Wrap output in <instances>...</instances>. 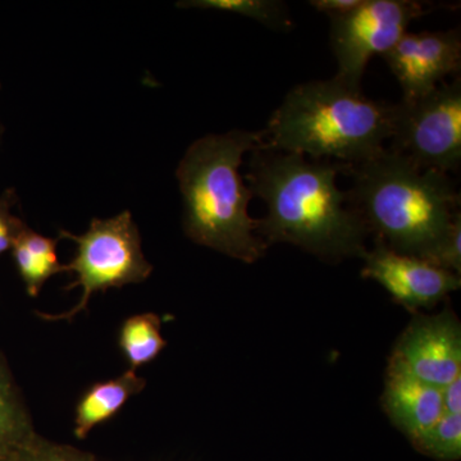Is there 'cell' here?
I'll list each match as a JSON object with an SVG mask.
<instances>
[{
    "label": "cell",
    "mask_w": 461,
    "mask_h": 461,
    "mask_svg": "<svg viewBox=\"0 0 461 461\" xmlns=\"http://www.w3.org/2000/svg\"><path fill=\"white\" fill-rule=\"evenodd\" d=\"M345 167L256 149L248 186L267 205L266 217L258 220L257 235L268 247L276 242L295 245L324 259L363 257L368 230L336 180Z\"/></svg>",
    "instance_id": "1"
},
{
    "label": "cell",
    "mask_w": 461,
    "mask_h": 461,
    "mask_svg": "<svg viewBox=\"0 0 461 461\" xmlns=\"http://www.w3.org/2000/svg\"><path fill=\"white\" fill-rule=\"evenodd\" d=\"M348 195L366 230L384 247L432 263L460 214L446 173L423 169L393 149L355 166Z\"/></svg>",
    "instance_id": "2"
},
{
    "label": "cell",
    "mask_w": 461,
    "mask_h": 461,
    "mask_svg": "<svg viewBox=\"0 0 461 461\" xmlns=\"http://www.w3.org/2000/svg\"><path fill=\"white\" fill-rule=\"evenodd\" d=\"M262 140V131L247 130L203 136L187 148L176 169L187 238L248 264L259 260L268 245L257 235L258 220L249 214L254 195L240 167Z\"/></svg>",
    "instance_id": "3"
},
{
    "label": "cell",
    "mask_w": 461,
    "mask_h": 461,
    "mask_svg": "<svg viewBox=\"0 0 461 461\" xmlns=\"http://www.w3.org/2000/svg\"><path fill=\"white\" fill-rule=\"evenodd\" d=\"M396 104L377 102L333 77L288 91L263 130L262 149L355 166L391 140Z\"/></svg>",
    "instance_id": "4"
},
{
    "label": "cell",
    "mask_w": 461,
    "mask_h": 461,
    "mask_svg": "<svg viewBox=\"0 0 461 461\" xmlns=\"http://www.w3.org/2000/svg\"><path fill=\"white\" fill-rule=\"evenodd\" d=\"M58 239L69 240L76 245L75 257L65 264L63 273L76 276L65 290L80 287L81 299L66 313L36 312L42 321H74L86 311L95 294L142 284L153 273V266L142 251L140 230L130 211L104 220L94 218L89 229L81 235L60 230Z\"/></svg>",
    "instance_id": "5"
},
{
    "label": "cell",
    "mask_w": 461,
    "mask_h": 461,
    "mask_svg": "<svg viewBox=\"0 0 461 461\" xmlns=\"http://www.w3.org/2000/svg\"><path fill=\"white\" fill-rule=\"evenodd\" d=\"M390 149L423 169L447 173L461 163V80L396 104Z\"/></svg>",
    "instance_id": "6"
},
{
    "label": "cell",
    "mask_w": 461,
    "mask_h": 461,
    "mask_svg": "<svg viewBox=\"0 0 461 461\" xmlns=\"http://www.w3.org/2000/svg\"><path fill=\"white\" fill-rule=\"evenodd\" d=\"M427 14L415 0H363L348 14L330 16V47L338 62L335 77L362 90L373 56H384L402 38L412 21Z\"/></svg>",
    "instance_id": "7"
},
{
    "label": "cell",
    "mask_w": 461,
    "mask_h": 461,
    "mask_svg": "<svg viewBox=\"0 0 461 461\" xmlns=\"http://www.w3.org/2000/svg\"><path fill=\"white\" fill-rule=\"evenodd\" d=\"M387 371L441 390L460 377L461 327L456 315L450 309L418 315L397 339Z\"/></svg>",
    "instance_id": "8"
},
{
    "label": "cell",
    "mask_w": 461,
    "mask_h": 461,
    "mask_svg": "<svg viewBox=\"0 0 461 461\" xmlns=\"http://www.w3.org/2000/svg\"><path fill=\"white\" fill-rule=\"evenodd\" d=\"M362 258L363 277L377 282L411 313L433 308L461 286L459 275L420 258L396 253L381 242Z\"/></svg>",
    "instance_id": "9"
},
{
    "label": "cell",
    "mask_w": 461,
    "mask_h": 461,
    "mask_svg": "<svg viewBox=\"0 0 461 461\" xmlns=\"http://www.w3.org/2000/svg\"><path fill=\"white\" fill-rule=\"evenodd\" d=\"M384 58L402 90L403 102L432 93L461 67V35L453 29L439 32H406Z\"/></svg>",
    "instance_id": "10"
},
{
    "label": "cell",
    "mask_w": 461,
    "mask_h": 461,
    "mask_svg": "<svg viewBox=\"0 0 461 461\" xmlns=\"http://www.w3.org/2000/svg\"><path fill=\"white\" fill-rule=\"evenodd\" d=\"M384 409L397 429L411 444L432 429L444 415L442 390L409 377L387 371L384 391Z\"/></svg>",
    "instance_id": "11"
},
{
    "label": "cell",
    "mask_w": 461,
    "mask_h": 461,
    "mask_svg": "<svg viewBox=\"0 0 461 461\" xmlns=\"http://www.w3.org/2000/svg\"><path fill=\"white\" fill-rule=\"evenodd\" d=\"M147 387V381L127 369L118 377L91 384L75 408L74 433L85 439L91 430L120 412L133 396Z\"/></svg>",
    "instance_id": "12"
},
{
    "label": "cell",
    "mask_w": 461,
    "mask_h": 461,
    "mask_svg": "<svg viewBox=\"0 0 461 461\" xmlns=\"http://www.w3.org/2000/svg\"><path fill=\"white\" fill-rule=\"evenodd\" d=\"M39 436L7 359L0 353V461H14Z\"/></svg>",
    "instance_id": "13"
},
{
    "label": "cell",
    "mask_w": 461,
    "mask_h": 461,
    "mask_svg": "<svg viewBox=\"0 0 461 461\" xmlns=\"http://www.w3.org/2000/svg\"><path fill=\"white\" fill-rule=\"evenodd\" d=\"M58 242L59 239L48 238L29 226L14 241L11 249L12 258L30 297L41 295L45 284L63 273L65 264L58 258Z\"/></svg>",
    "instance_id": "14"
},
{
    "label": "cell",
    "mask_w": 461,
    "mask_h": 461,
    "mask_svg": "<svg viewBox=\"0 0 461 461\" xmlns=\"http://www.w3.org/2000/svg\"><path fill=\"white\" fill-rule=\"evenodd\" d=\"M160 330L162 320L156 313L135 314L123 321L118 332V348L130 371L138 372L165 350L167 341Z\"/></svg>",
    "instance_id": "15"
},
{
    "label": "cell",
    "mask_w": 461,
    "mask_h": 461,
    "mask_svg": "<svg viewBox=\"0 0 461 461\" xmlns=\"http://www.w3.org/2000/svg\"><path fill=\"white\" fill-rule=\"evenodd\" d=\"M176 5L178 8L208 9L235 14L251 18L275 30H290L294 27L286 5L277 0H184Z\"/></svg>",
    "instance_id": "16"
},
{
    "label": "cell",
    "mask_w": 461,
    "mask_h": 461,
    "mask_svg": "<svg viewBox=\"0 0 461 461\" xmlns=\"http://www.w3.org/2000/svg\"><path fill=\"white\" fill-rule=\"evenodd\" d=\"M412 446L438 461H457L461 456V414H444Z\"/></svg>",
    "instance_id": "17"
},
{
    "label": "cell",
    "mask_w": 461,
    "mask_h": 461,
    "mask_svg": "<svg viewBox=\"0 0 461 461\" xmlns=\"http://www.w3.org/2000/svg\"><path fill=\"white\" fill-rule=\"evenodd\" d=\"M14 461H100L95 455L75 446L58 444L41 435L27 446Z\"/></svg>",
    "instance_id": "18"
},
{
    "label": "cell",
    "mask_w": 461,
    "mask_h": 461,
    "mask_svg": "<svg viewBox=\"0 0 461 461\" xmlns=\"http://www.w3.org/2000/svg\"><path fill=\"white\" fill-rule=\"evenodd\" d=\"M18 200L14 187H8L0 194V256L11 251L18 235L27 227L25 221L14 213Z\"/></svg>",
    "instance_id": "19"
},
{
    "label": "cell",
    "mask_w": 461,
    "mask_h": 461,
    "mask_svg": "<svg viewBox=\"0 0 461 461\" xmlns=\"http://www.w3.org/2000/svg\"><path fill=\"white\" fill-rule=\"evenodd\" d=\"M432 264L459 275L461 273V214L457 215L456 220L448 232L444 244L439 248Z\"/></svg>",
    "instance_id": "20"
},
{
    "label": "cell",
    "mask_w": 461,
    "mask_h": 461,
    "mask_svg": "<svg viewBox=\"0 0 461 461\" xmlns=\"http://www.w3.org/2000/svg\"><path fill=\"white\" fill-rule=\"evenodd\" d=\"M362 2L363 0H313L311 2V5L318 12L329 14L330 17L348 14L359 7Z\"/></svg>",
    "instance_id": "21"
},
{
    "label": "cell",
    "mask_w": 461,
    "mask_h": 461,
    "mask_svg": "<svg viewBox=\"0 0 461 461\" xmlns=\"http://www.w3.org/2000/svg\"><path fill=\"white\" fill-rule=\"evenodd\" d=\"M444 414H461V375L442 388Z\"/></svg>",
    "instance_id": "22"
},
{
    "label": "cell",
    "mask_w": 461,
    "mask_h": 461,
    "mask_svg": "<svg viewBox=\"0 0 461 461\" xmlns=\"http://www.w3.org/2000/svg\"><path fill=\"white\" fill-rule=\"evenodd\" d=\"M0 93H2V83H0ZM5 124H3L2 117H0V145H2L3 138H5Z\"/></svg>",
    "instance_id": "23"
}]
</instances>
